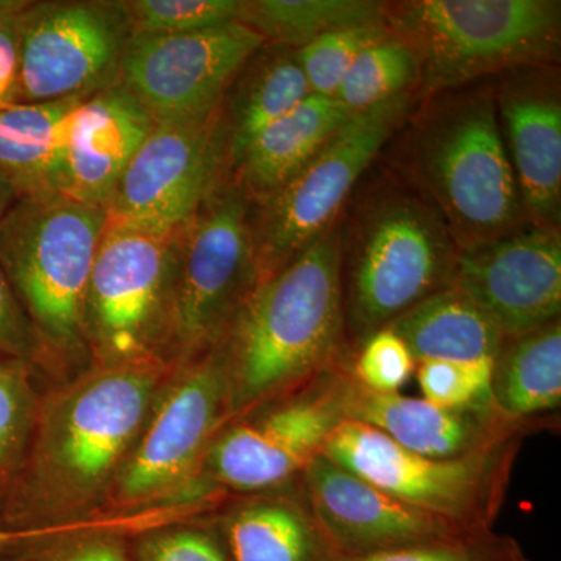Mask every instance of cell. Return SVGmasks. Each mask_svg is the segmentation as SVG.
Wrapping results in <instances>:
<instances>
[{
    "mask_svg": "<svg viewBox=\"0 0 561 561\" xmlns=\"http://www.w3.org/2000/svg\"><path fill=\"white\" fill-rule=\"evenodd\" d=\"M169 371L160 365L90 367L44 383L0 527L20 531L108 516L111 490Z\"/></svg>",
    "mask_w": 561,
    "mask_h": 561,
    "instance_id": "cell-1",
    "label": "cell"
},
{
    "mask_svg": "<svg viewBox=\"0 0 561 561\" xmlns=\"http://www.w3.org/2000/svg\"><path fill=\"white\" fill-rule=\"evenodd\" d=\"M224 348L227 424L353 359L343 316L341 220L254 287Z\"/></svg>",
    "mask_w": 561,
    "mask_h": 561,
    "instance_id": "cell-2",
    "label": "cell"
},
{
    "mask_svg": "<svg viewBox=\"0 0 561 561\" xmlns=\"http://www.w3.org/2000/svg\"><path fill=\"white\" fill-rule=\"evenodd\" d=\"M421 99L397 131L391 172L437 210L457 249H474L529 225L493 83Z\"/></svg>",
    "mask_w": 561,
    "mask_h": 561,
    "instance_id": "cell-3",
    "label": "cell"
},
{
    "mask_svg": "<svg viewBox=\"0 0 561 561\" xmlns=\"http://www.w3.org/2000/svg\"><path fill=\"white\" fill-rule=\"evenodd\" d=\"M341 276L351 353L435 291L453 286L459 249L430 203L393 172L351 195Z\"/></svg>",
    "mask_w": 561,
    "mask_h": 561,
    "instance_id": "cell-4",
    "label": "cell"
},
{
    "mask_svg": "<svg viewBox=\"0 0 561 561\" xmlns=\"http://www.w3.org/2000/svg\"><path fill=\"white\" fill-rule=\"evenodd\" d=\"M108 214L66 195L18 198L0 224V265L31 319L49 383L91 367L88 286Z\"/></svg>",
    "mask_w": 561,
    "mask_h": 561,
    "instance_id": "cell-5",
    "label": "cell"
},
{
    "mask_svg": "<svg viewBox=\"0 0 561 561\" xmlns=\"http://www.w3.org/2000/svg\"><path fill=\"white\" fill-rule=\"evenodd\" d=\"M383 22L419 60L421 98L560 57L559 0H402Z\"/></svg>",
    "mask_w": 561,
    "mask_h": 561,
    "instance_id": "cell-6",
    "label": "cell"
},
{
    "mask_svg": "<svg viewBox=\"0 0 561 561\" xmlns=\"http://www.w3.org/2000/svg\"><path fill=\"white\" fill-rule=\"evenodd\" d=\"M228 375L224 342L171 368L114 482L106 515H133L228 496L205 478L210 445L227 424Z\"/></svg>",
    "mask_w": 561,
    "mask_h": 561,
    "instance_id": "cell-7",
    "label": "cell"
},
{
    "mask_svg": "<svg viewBox=\"0 0 561 561\" xmlns=\"http://www.w3.org/2000/svg\"><path fill=\"white\" fill-rule=\"evenodd\" d=\"M256 283L250 201L228 176L176 230L165 367L220 345Z\"/></svg>",
    "mask_w": 561,
    "mask_h": 561,
    "instance_id": "cell-8",
    "label": "cell"
},
{
    "mask_svg": "<svg viewBox=\"0 0 561 561\" xmlns=\"http://www.w3.org/2000/svg\"><path fill=\"white\" fill-rule=\"evenodd\" d=\"M419 99V92H411L353 114L289 183L271 197L250 203L256 286L341 220L343 206Z\"/></svg>",
    "mask_w": 561,
    "mask_h": 561,
    "instance_id": "cell-9",
    "label": "cell"
},
{
    "mask_svg": "<svg viewBox=\"0 0 561 561\" xmlns=\"http://www.w3.org/2000/svg\"><path fill=\"white\" fill-rule=\"evenodd\" d=\"M175 262L176 230L160 234L108 217L84 309L91 367L168 368Z\"/></svg>",
    "mask_w": 561,
    "mask_h": 561,
    "instance_id": "cell-10",
    "label": "cell"
},
{
    "mask_svg": "<svg viewBox=\"0 0 561 561\" xmlns=\"http://www.w3.org/2000/svg\"><path fill=\"white\" fill-rule=\"evenodd\" d=\"M523 438L467 459H431L402 448L370 424L346 420L323 456L468 534L493 530L507 497Z\"/></svg>",
    "mask_w": 561,
    "mask_h": 561,
    "instance_id": "cell-11",
    "label": "cell"
},
{
    "mask_svg": "<svg viewBox=\"0 0 561 561\" xmlns=\"http://www.w3.org/2000/svg\"><path fill=\"white\" fill-rule=\"evenodd\" d=\"M353 387L346 362L227 424L206 456V481L227 494L260 493L300 481L334 431L350 420Z\"/></svg>",
    "mask_w": 561,
    "mask_h": 561,
    "instance_id": "cell-12",
    "label": "cell"
},
{
    "mask_svg": "<svg viewBox=\"0 0 561 561\" xmlns=\"http://www.w3.org/2000/svg\"><path fill=\"white\" fill-rule=\"evenodd\" d=\"M131 38L121 0H27L18 103L87 99L114 87Z\"/></svg>",
    "mask_w": 561,
    "mask_h": 561,
    "instance_id": "cell-13",
    "label": "cell"
},
{
    "mask_svg": "<svg viewBox=\"0 0 561 561\" xmlns=\"http://www.w3.org/2000/svg\"><path fill=\"white\" fill-rule=\"evenodd\" d=\"M264 44L239 21L184 35L133 36L119 83L154 125L205 121L219 111L232 81Z\"/></svg>",
    "mask_w": 561,
    "mask_h": 561,
    "instance_id": "cell-14",
    "label": "cell"
},
{
    "mask_svg": "<svg viewBox=\"0 0 561 561\" xmlns=\"http://www.w3.org/2000/svg\"><path fill=\"white\" fill-rule=\"evenodd\" d=\"M228 176L220 106L205 121L154 125L105 210L111 220L165 234L179 230Z\"/></svg>",
    "mask_w": 561,
    "mask_h": 561,
    "instance_id": "cell-15",
    "label": "cell"
},
{
    "mask_svg": "<svg viewBox=\"0 0 561 561\" xmlns=\"http://www.w3.org/2000/svg\"><path fill=\"white\" fill-rule=\"evenodd\" d=\"M453 284L496 321L504 341L540 330L560 320V230L529 224L460 250Z\"/></svg>",
    "mask_w": 561,
    "mask_h": 561,
    "instance_id": "cell-16",
    "label": "cell"
},
{
    "mask_svg": "<svg viewBox=\"0 0 561 561\" xmlns=\"http://www.w3.org/2000/svg\"><path fill=\"white\" fill-rule=\"evenodd\" d=\"M306 500L342 559L400 551L467 535L320 454L300 478Z\"/></svg>",
    "mask_w": 561,
    "mask_h": 561,
    "instance_id": "cell-17",
    "label": "cell"
},
{
    "mask_svg": "<svg viewBox=\"0 0 561 561\" xmlns=\"http://www.w3.org/2000/svg\"><path fill=\"white\" fill-rule=\"evenodd\" d=\"M497 121L527 220L560 230L561 95L556 66H529L496 77Z\"/></svg>",
    "mask_w": 561,
    "mask_h": 561,
    "instance_id": "cell-18",
    "label": "cell"
},
{
    "mask_svg": "<svg viewBox=\"0 0 561 561\" xmlns=\"http://www.w3.org/2000/svg\"><path fill=\"white\" fill-rule=\"evenodd\" d=\"M350 420L370 424L402 448L431 459H467L526 438L529 431L493 400L442 408L423 398L373 393L354 381Z\"/></svg>",
    "mask_w": 561,
    "mask_h": 561,
    "instance_id": "cell-19",
    "label": "cell"
},
{
    "mask_svg": "<svg viewBox=\"0 0 561 561\" xmlns=\"http://www.w3.org/2000/svg\"><path fill=\"white\" fill-rule=\"evenodd\" d=\"M153 128L149 113L121 83L84 99L69 117L61 194L105 209Z\"/></svg>",
    "mask_w": 561,
    "mask_h": 561,
    "instance_id": "cell-20",
    "label": "cell"
},
{
    "mask_svg": "<svg viewBox=\"0 0 561 561\" xmlns=\"http://www.w3.org/2000/svg\"><path fill=\"white\" fill-rule=\"evenodd\" d=\"M209 516L230 561H342L300 481L260 493L228 494Z\"/></svg>",
    "mask_w": 561,
    "mask_h": 561,
    "instance_id": "cell-21",
    "label": "cell"
},
{
    "mask_svg": "<svg viewBox=\"0 0 561 561\" xmlns=\"http://www.w3.org/2000/svg\"><path fill=\"white\" fill-rule=\"evenodd\" d=\"M337 99L311 94L254 139L231 171L250 203L271 197L316 157L350 117Z\"/></svg>",
    "mask_w": 561,
    "mask_h": 561,
    "instance_id": "cell-22",
    "label": "cell"
},
{
    "mask_svg": "<svg viewBox=\"0 0 561 561\" xmlns=\"http://www.w3.org/2000/svg\"><path fill=\"white\" fill-rule=\"evenodd\" d=\"M491 398L529 434L559 430L561 320L502 343L493 360Z\"/></svg>",
    "mask_w": 561,
    "mask_h": 561,
    "instance_id": "cell-23",
    "label": "cell"
},
{
    "mask_svg": "<svg viewBox=\"0 0 561 561\" xmlns=\"http://www.w3.org/2000/svg\"><path fill=\"white\" fill-rule=\"evenodd\" d=\"M83 101L16 103L0 111V173L20 198L61 194L69 117Z\"/></svg>",
    "mask_w": 561,
    "mask_h": 561,
    "instance_id": "cell-24",
    "label": "cell"
},
{
    "mask_svg": "<svg viewBox=\"0 0 561 561\" xmlns=\"http://www.w3.org/2000/svg\"><path fill=\"white\" fill-rule=\"evenodd\" d=\"M308 95L311 91L295 50L264 44L243 66L221 102L231 171L265 128Z\"/></svg>",
    "mask_w": 561,
    "mask_h": 561,
    "instance_id": "cell-25",
    "label": "cell"
},
{
    "mask_svg": "<svg viewBox=\"0 0 561 561\" xmlns=\"http://www.w3.org/2000/svg\"><path fill=\"white\" fill-rule=\"evenodd\" d=\"M421 360H472L500 353L504 335L496 321L457 286L416 302L389 327Z\"/></svg>",
    "mask_w": 561,
    "mask_h": 561,
    "instance_id": "cell-26",
    "label": "cell"
},
{
    "mask_svg": "<svg viewBox=\"0 0 561 561\" xmlns=\"http://www.w3.org/2000/svg\"><path fill=\"white\" fill-rule=\"evenodd\" d=\"M209 502H180L133 515H108L61 526L20 530L3 551L28 561H133L128 538L160 524L197 518L210 512Z\"/></svg>",
    "mask_w": 561,
    "mask_h": 561,
    "instance_id": "cell-27",
    "label": "cell"
},
{
    "mask_svg": "<svg viewBox=\"0 0 561 561\" xmlns=\"http://www.w3.org/2000/svg\"><path fill=\"white\" fill-rule=\"evenodd\" d=\"M378 0H243L241 22L265 44L298 50L337 28L383 20Z\"/></svg>",
    "mask_w": 561,
    "mask_h": 561,
    "instance_id": "cell-28",
    "label": "cell"
},
{
    "mask_svg": "<svg viewBox=\"0 0 561 561\" xmlns=\"http://www.w3.org/2000/svg\"><path fill=\"white\" fill-rule=\"evenodd\" d=\"M420 84L421 72L415 54L404 41L389 32L357 55L334 99L357 114L400 95L420 94Z\"/></svg>",
    "mask_w": 561,
    "mask_h": 561,
    "instance_id": "cell-29",
    "label": "cell"
},
{
    "mask_svg": "<svg viewBox=\"0 0 561 561\" xmlns=\"http://www.w3.org/2000/svg\"><path fill=\"white\" fill-rule=\"evenodd\" d=\"M44 383L27 362L0 357V515L24 463Z\"/></svg>",
    "mask_w": 561,
    "mask_h": 561,
    "instance_id": "cell-30",
    "label": "cell"
},
{
    "mask_svg": "<svg viewBox=\"0 0 561 561\" xmlns=\"http://www.w3.org/2000/svg\"><path fill=\"white\" fill-rule=\"evenodd\" d=\"M133 36L184 35L241 22L243 0H121Z\"/></svg>",
    "mask_w": 561,
    "mask_h": 561,
    "instance_id": "cell-31",
    "label": "cell"
},
{
    "mask_svg": "<svg viewBox=\"0 0 561 561\" xmlns=\"http://www.w3.org/2000/svg\"><path fill=\"white\" fill-rule=\"evenodd\" d=\"M386 35L389 28L379 20L337 28L295 50L311 94L334 98L357 55Z\"/></svg>",
    "mask_w": 561,
    "mask_h": 561,
    "instance_id": "cell-32",
    "label": "cell"
},
{
    "mask_svg": "<svg viewBox=\"0 0 561 561\" xmlns=\"http://www.w3.org/2000/svg\"><path fill=\"white\" fill-rule=\"evenodd\" d=\"M209 515L136 531L128 538L131 560L230 561Z\"/></svg>",
    "mask_w": 561,
    "mask_h": 561,
    "instance_id": "cell-33",
    "label": "cell"
},
{
    "mask_svg": "<svg viewBox=\"0 0 561 561\" xmlns=\"http://www.w3.org/2000/svg\"><path fill=\"white\" fill-rule=\"evenodd\" d=\"M490 357L472 360L430 359L416 364L415 376L423 400L442 408H463L493 400Z\"/></svg>",
    "mask_w": 561,
    "mask_h": 561,
    "instance_id": "cell-34",
    "label": "cell"
},
{
    "mask_svg": "<svg viewBox=\"0 0 561 561\" xmlns=\"http://www.w3.org/2000/svg\"><path fill=\"white\" fill-rule=\"evenodd\" d=\"M415 368L411 350L390 328L370 335L351 359L354 381L373 393H400L415 375Z\"/></svg>",
    "mask_w": 561,
    "mask_h": 561,
    "instance_id": "cell-35",
    "label": "cell"
},
{
    "mask_svg": "<svg viewBox=\"0 0 561 561\" xmlns=\"http://www.w3.org/2000/svg\"><path fill=\"white\" fill-rule=\"evenodd\" d=\"M342 561H531L522 545L493 530L459 535L400 549Z\"/></svg>",
    "mask_w": 561,
    "mask_h": 561,
    "instance_id": "cell-36",
    "label": "cell"
},
{
    "mask_svg": "<svg viewBox=\"0 0 561 561\" xmlns=\"http://www.w3.org/2000/svg\"><path fill=\"white\" fill-rule=\"evenodd\" d=\"M0 357L27 362L46 379L44 375L46 362H44L38 335L18 300L2 265H0Z\"/></svg>",
    "mask_w": 561,
    "mask_h": 561,
    "instance_id": "cell-37",
    "label": "cell"
},
{
    "mask_svg": "<svg viewBox=\"0 0 561 561\" xmlns=\"http://www.w3.org/2000/svg\"><path fill=\"white\" fill-rule=\"evenodd\" d=\"M27 0H0V111L18 103L20 14Z\"/></svg>",
    "mask_w": 561,
    "mask_h": 561,
    "instance_id": "cell-38",
    "label": "cell"
},
{
    "mask_svg": "<svg viewBox=\"0 0 561 561\" xmlns=\"http://www.w3.org/2000/svg\"><path fill=\"white\" fill-rule=\"evenodd\" d=\"M18 198H20V195H18L16 190H14L13 184L0 173V224L5 219L9 210L13 208Z\"/></svg>",
    "mask_w": 561,
    "mask_h": 561,
    "instance_id": "cell-39",
    "label": "cell"
},
{
    "mask_svg": "<svg viewBox=\"0 0 561 561\" xmlns=\"http://www.w3.org/2000/svg\"><path fill=\"white\" fill-rule=\"evenodd\" d=\"M18 537H20V531L7 530L0 527V548L10 545V542L16 540Z\"/></svg>",
    "mask_w": 561,
    "mask_h": 561,
    "instance_id": "cell-40",
    "label": "cell"
},
{
    "mask_svg": "<svg viewBox=\"0 0 561 561\" xmlns=\"http://www.w3.org/2000/svg\"><path fill=\"white\" fill-rule=\"evenodd\" d=\"M0 561H28V560L22 559V557L16 556V553L3 551V549H0Z\"/></svg>",
    "mask_w": 561,
    "mask_h": 561,
    "instance_id": "cell-41",
    "label": "cell"
}]
</instances>
